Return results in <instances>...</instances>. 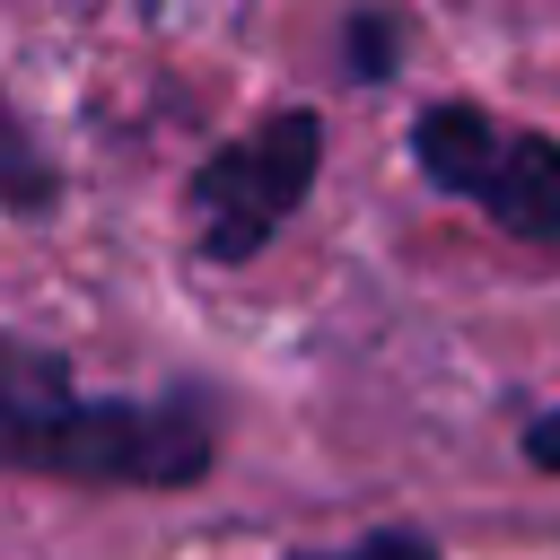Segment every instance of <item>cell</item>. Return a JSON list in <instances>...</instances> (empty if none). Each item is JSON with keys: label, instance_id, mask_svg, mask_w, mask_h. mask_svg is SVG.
Listing matches in <instances>:
<instances>
[{"label": "cell", "instance_id": "1", "mask_svg": "<svg viewBox=\"0 0 560 560\" xmlns=\"http://www.w3.org/2000/svg\"><path fill=\"white\" fill-rule=\"evenodd\" d=\"M219 429L201 394H88L61 359L0 332V464L61 472V481H140L175 490L210 464Z\"/></svg>", "mask_w": 560, "mask_h": 560}, {"label": "cell", "instance_id": "2", "mask_svg": "<svg viewBox=\"0 0 560 560\" xmlns=\"http://www.w3.org/2000/svg\"><path fill=\"white\" fill-rule=\"evenodd\" d=\"M411 158L429 166V184L464 192L508 236L560 245V140H542L508 114H481V105H429L411 122Z\"/></svg>", "mask_w": 560, "mask_h": 560}, {"label": "cell", "instance_id": "3", "mask_svg": "<svg viewBox=\"0 0 560 560\" xmlns=\"http://www.w3.org/2000/svg\"><path fill=\"white\" fill-rule=\"evenodd\" d=\"M315 158H324V122H315L306 105H289V114L254 122L236 149H219V158L192 175L201 254H210V262H254V254L289 228V210L306 201Z\"/></svg>", "mask_w": 560, "mask_h": 560}, {"label": "cell", "instance_id": "4", "mask_svg": "<svg viewBox=\"0 0 560 560\" xmlns=\"http://www.w3.org/2000/svg\"><path fill=\"white\" fill-rule=\"evenodd\" d=\"M0 184H9V201H18V210H44V201H52V166H35V158L18 149V131H9V122H0Z\"/></svg>", "mask_w": 560, "mask_h": 560}, {"label": "cell", "instance_id": "5", "mask_svg": "<svg viewBox=\"0 0 560 560\" xmlns=\"http://www.w3.org/2000/svg\"><path fill=\"white\" fill-rule=\"evenodd\" d=\"M385 52H394V26H385V18H359V26H350V70H359V79H385Z\"/></svg>", "mask_w": 560, "mask_h": 560}, {"label": "cell", "instance_id": "6", "mask_svg": "<svg viewBox=\"0 0 560 560\" xmlns=\"http://www.w3.org/2000/svg\"><path fill=\"white\" fill-rule=\"evenodd\" d=\"M332 560H438L429 534H368L359 551H332Z\"/></svg>", "mask_w": 560, "mask_h": 560}, {"label": "cell", "instance_id": "7", "mask_svg": "<svg viewBox=\"0 0 560 560\" xmlns=\"http://www.w3.org/2000/svg\"><path fill=\"white\" fill-rule=\"evenodd\" d=\"M525 455H534L542 472H560V411H542V420L525 429Z\"/></svg>", "mask_w": 560, "mask_h": 560}]
</instances>
